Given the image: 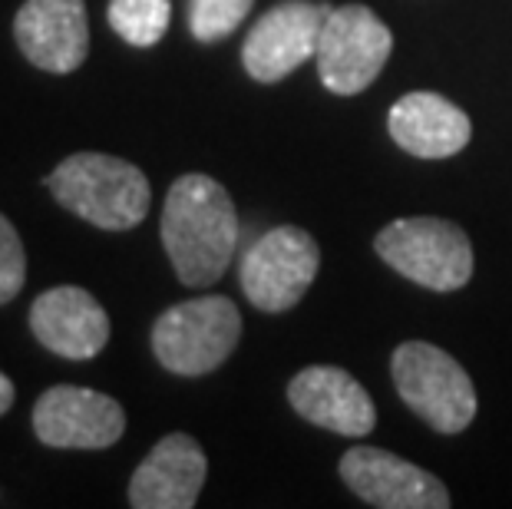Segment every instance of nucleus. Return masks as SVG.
<instances>
[{
	"label": "nucleus",
	"instance_id": "9",
	"mask_svg": "<svg viewBox=\"0 0 512 509\" xmlns=\"http://www.w3.org/2000/svg\"><path fill=\"white\" fill-rule=\"evenodd\" d=\"M331 17L328 4L285 0L255 20L242 43V63L248 77L258 83H278L294 73L304 60L318 53L324 20Z\"/></svg>",
	"mask_w": 512,
	"mask_h": 509
},
{
	"label": "nucleus",
	"instance_id": "15",
	"mask_svg": "<svg viewBox=\"0 0 512 509\" xmlns=\"http://www.w3.org/2000/svg\"><path fill=\"white\" fill-rule=\"evenodd\" d=\"M387 129L410 156L446 159L470 143L473 123L460 106L440 93H407L390 106Z\"/></svg>",
	"mask_w": 512,
	"mask_h": 509
},
{
	"label": "nucleus",
	"instance_id": "2",
	"mask_svg": "<svg viewBox=\"0 0 512 509\" xmlns=\"http://www.w3.org/2000/svg\"><path fill=\"white\" fill-rule=\"evenodd\" d=\"M43 182L63 209L106 232L136 229L152 199L146 172L106 153H73Z\"/></svg>",
	"mask_w": 512,
	"mask_h": 509
},
{
	"label": "nucleus",
	"instance_id": "13",
	"mask_svg": "<svg viewBox=\"0 0 512 509\" xmlns=\"http://www.w3.org/2000/svg\"><path fill=\"white\" fill-rule=\"evenodd\" d=\"M288 400L308 424L341 437H367L377 427L374 400L341 367H304L298 377H291Z\"/></svg>",
	"mask_w": 512,
	"mask_h": 509
},
{
	"label": "nucleus",
	"instance_id": "11",
	"mask_svg": "<svg viewBox=\"0 0 512 509\" xmlns=\"http://www.w3.org/2000/svg\"><path fill=\"white\" fill-rule=\"evenodd\" d=\"M20 53L47 73H73L90 53V17L83 0H27L14 17Z\"/></svg>",
	"mask_w": 512,
	"mask_h": 509
},
{
	"label": "nucleus",
	"instance_id": "1",
	"mask_svg": "<svg viewBox=\"0 0 512 509\" xmlns=\"http://www.w3.org/2000/svg\"><path fill=\"white\" fill-rule=\"evenodd\" d=\"M162 245L182 285L209 288L232 265L238 212L219 179L189 172L172 182L162 205Z\"/></svg>",
	"mask_w": 512,
	"mask_h": 509
},
{
	"label": "nucleus",
	"instance_id": "18",
	"mask_svg": "<svg viewBox=\"0 0 512 509\" xmlns=\"http://www.w3.org/2000/svg\"><path fill=\"white\" fill-rule=\"evenodd\" d=\"M27 281V252L7 215H0V305H10Z\"/></svg>",
	"mask_w": 512,
	"mask_h": 509
},
{
	"label": "nucleus",
	"instance_id": "10",
	"mask_svg": "<svg viewBox=\"0 0 512 509\" xmlns=\"http://www.w3.org/2000/svg\"><path fill=\"white\" fill-rule=\"evenodd\" d=\"M341 476L354 496L380 509H446L450 490L430 470L407 463L380 447H351L341 460Z\"/></svg>",
	"mask_w": 512,
	"mask_h": 509
},
{
	"label": "nucleus",
	"instance_id": "12",
	"mask_svg": "<svg viewBox=\"0 0 512 509\" xmlns=\"http://www.w3.org/2000/svg\"><path fill=\"white\" fill-rule=\"evenodd\" d=\"M30 331L47 351L67 361H90L110 341V314L90 291L50 288L30 305Z\"/></svg>",
	"mask_w": 512,
	"mask_h": 509
},
{
	"label": "nucleus",
	"instance_id": "5",
	"mask_svg": "<svg viewBox=\"0 0 512 509\" xmlns=\"http://www.w3.org/2000/svg\"><path fill=\"white\" fill-rule=\"evenodd\" d=\"M384 262L430 291H456L473 278V245L460 225L430 219H397L374 238Z\"/></svg>",
	"mask_w": 512,
	"mask_h": 509
},
{
	"label": "nucleus",
	"instance_id": "19",
	"mask_svg": "<svg viewBox=\"0 0 512 509\" xmlns=\"http://www.w3.org/2000/svg\"><path fill=\"white\" fill-rule=\"evenodd\" d=\"M14 397H17L14 381H10L7 374H0V417H4L10 407H14Z\"/></svg>",
	"mask_w": 512,
	"mask_h": 509
},
{
	"label": "nucleus",
	"instance_id": "17",
	"mask_svg": "<svg viewBox=\"0 0 512 509\" xmlns=\"http://www.w3.org/2000/svg\"><path fill=\"white\" fill-rule=\"evenodd\" d=\"M255 0H192L189 30L199 43H219L248 17Z\"/></svg>",
	"mask_w": 512,
	"mask_h": 509
},
{
	"label": "nucleus",
	"instance_id": "8",
	"mask_svg": "<svg viewBox=\"0 0 512 509\" xmlns=\"http://www.w3.org/2000/svg\"><path fill=\"white\" fill-rule=\"evenodd\" d=\"M34 433L53 450H106L123 437L126 410L110 394L57 384L34 404Z\"/></svg>",
	"mask_w": 512,
	"mask_h": 509
},
{
	"label": "nucleus",
	"instance_id": "3",
	"mask_svg": "<svg viewBox=\"0 0 512 509\" xmlns=\"http://www.w3.org/2000/svg\"><path fill=\"white\" fill-rule=\"evenodd\" d=\"M242 338V311L232 298L205 295L172 305L152 324V354L179 377H202L225 364Z\"/></svg>",
	"mask_w": 512,
	"mask_h": 509
},
{
	"label": "nucleus",
	"instance_id": "7",
	"mask_svg": "<svg viewBox=\"0 0 512 509\" xmlns=\"http://www.w3.org/2000/svg\"><path fill=\"white\" fill-rule=\"evenodd\" d=\"M394 50V34L374 10L364 4H344L331 10L318 40V77L337 96L364 93L380 77Z\"/></svg>",
	"mask_w": 512,
	"mask_h": 509
},
{
	"label": "nucleus",
	"instance_id": "14",
	"mask_svg": "<svg viewBox=\"0 0 512 509\" xmlns=\"http://www.w3.org/2000/svg\"><path fill=\"white\" fill-rule=\"evenodd\" d=\"M209 460L189 433H169L129 480V506L136 509H192L199 500Z\"/></svg>",
	"mask_w": 512,
	"mask_h": 509
},
{
	"label": "nucleus",
	"instance_id": "6",
	"mask_svg": "<svg viewBox=\"0 0 512 509\" xmlns=\"http://www.w3.org/2000/svg\"><path fill=\"white\" fill-rule=\"evenodd\" d=\"M321 268L318 242L298 229V225H278L258 238L242 258L238 278H242L245 298L258 311L281 314L291 311L308 295Z\"/></svg>",
	"mask_w": 512,
	"mask_h": 509
},
{
	"label": "nucleus",
	"instance_id": "16",
	"mask_svg": "<svg viewBox=\"0 0 512 509\" xmlns=\"http://www.w3.org/2000/svg\"><path fill=\"white\" fill-rule=\"evenodd\" d=\"M106 17L129 47H156L169 30L172 4L169 0H110Z\"/></svg>",
	"mask_w": 512,
	"mask_h": 509
},
{
	"label": "nucleus",
	"instance_id": "4",
	"mask_svg": "<svg viewBox=\"0 0 512 509\" xmlns=\"http://www.w3.org/2000/svg\"><path fill=\"white\" fill-rule=\"evenodd\" d=\"M397 394L437 433H463L476 417V387L460 361L437 344L407 341L390 361Z\"/></svg>",
	"mask_w": 512,
	"mask_h": 509
}]
</instances>
